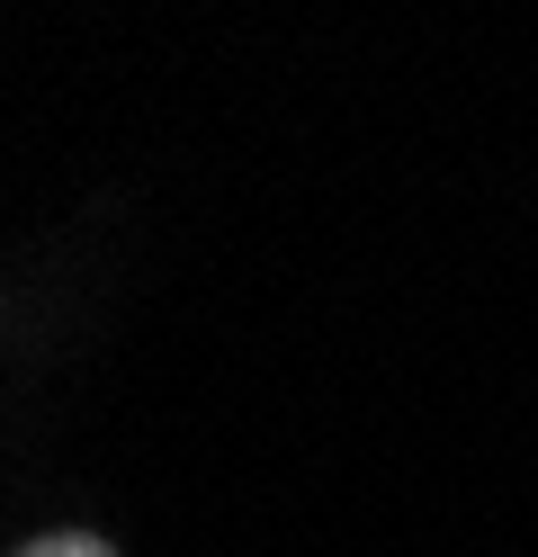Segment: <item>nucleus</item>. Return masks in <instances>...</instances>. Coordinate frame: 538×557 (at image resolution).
<instances>
[{
    "label": "nucleus",
    "mask_w": 538,
    "mask_h": 557,
    "mask_svg": "<svg viewBox=\"0 0 538 557\" xmlns=\"http://www.w3.org/2000/svg\"><path fill=\"white\" fill-rule=\"evenodd\" d=\"M18 557H108V540H90V531H54V540H36V548H18Z\"/></svg>",
    "instance_id": "f257e3e1"
}]
</instances>
